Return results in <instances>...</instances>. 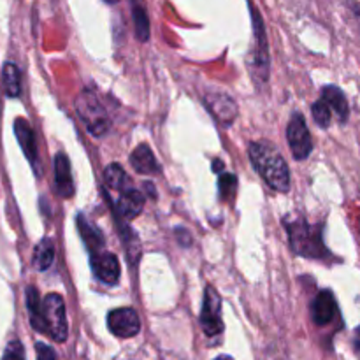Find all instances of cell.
Returning a JSON list of instances; mask_svg holds the SVG:
<instances>
[{
  "label": "cell",
  "instance_id": "cell-11",
  "mask_svg": "<svg viewBox=\"0 0 360 360\" xmlns=\"http://www.w3.org/2000/svg\"><path fill=\"white\" fill-rule=\"evenodd\" d=\"M14 134H16V139L20 143L21 150H23L25 157L28 158L32 167L37 169V143H35V134L32 130L30 123L25 118H16V122H14Z\"/></svg>",
  "mask_w": 360,
  "mask_h": 360
},
{
  "label": "cell",
  "instance_id": "cell-13",
  "mask_svg": "<svg viewBox=\"0 0 360 360\" xmlns=\"http://www.w3.org/2000/svg\"><path fill=\"white\" fill-rule=\"evenodd\" d=\"M130 165L134 167V171L144 176H153L160 172V165H158L157 157H155L153 151L150 150L148 144H139L132 151V155H130Z\"/></svg>",
  "mask_w": 360,
  "mask_h": 360
},
{
  "label": "cell",
  "instance_id": "cell-19",
  "mask_svg": "<svg viewBox=\"0 0 360 360\" xmlns=\"http://www.w3.org/2000/svg\"><path fill=\"white\" fill-rule=\"evenodd\" d=\"M55 260V246L49 238H44L34 250V267L37 271H46Z\"/></svg>",
  "mask_w": 360,
  "mask_h": 360
},
{
  "label": "cell",
  "instance_id": "cell-1",
  "mask_svg": "<svg viewBox=\"0 0 360 360\" xmlns=\"http://www.w3.org/2000/svg\"><path fill=\"white\" fill-rule=\"evenodd\" d=\"M250 160L271 188L281 193L290 190V171L285 158L273 143L255 141L250 144Z\"/></svg>",
  "mask_w": 360,
  "mask_h": 360
},
{
  "label": "cell",
  "instance_id": "cell-22",
  "mask_svg": "<svg viewBox=\"0 0 360 360\" xmlns=\"http://www.w3.org/2000/svg\"><path fill=\"white\" fill-rule=\"evenodd\" d=\"M311 115L316 125L327 129V127L330 125V118H333V109L329 108V104H327L323 98H320V101H316L315 104H313Z\"/></svg>",
  "mask_w": 360,
  "mask_h": 360
},
{
  "label": "cell",
  "instance_id": "cell-6",
  "mask_svg": "<svg viewBox=\"0 0 360 360\" xmlns=\"http://www.w3.org/2000/svg\"><path fill=\"white\" fill-rule=\"evenodd\" d=\"M287 141L295 160H306L311 155L313 141L304 116L301 112H294V116H292L287 127Z\"/></svg>",
  "mask_w": 360,
  "mask_h": 360
},
{
  "label": "cell",
  "instance_id": "cell-3",
  "mask_svg": "<svg viewBox=\"0 0 360 360\" xmlns=\"http://www.w3.org/2000/svg\"><path fill=\"white\" fill-rule=\"evenodd\" d=\"M76 112L83 123L86 125L88 132L94 137H102L109 130V116L97 95L90 90L81 91L76 97Z\"/></svg>",
  "mask_w": 360,
  "mask_h": 360
},
{
  "label": "cell",
  "instance_id": "cell-26",
  "mask_svg": "<svg viewBox=\"0 0 360 360\" xmlns=\"http://www.w3.org/2000/svg\"><path fill=\"white\" fill-rule=\"evenodd\" d=\"M354 347H355V352L360 355V327L357 330H355V336H354Z\"/></svg>",
  "mask_w": 360,
  "mask_h": 360
},
{
  "label": "cell",
  "instance_id": "cell-14",
  "mask_svg": "<svg viewBox=\"0 0 360 360\" xmlns=\"http://www.w3.org/2000/svg\"><path fill=\"white\" fill-rule=\"evenodd\" d=\"M116 210H118L120 217L125 218V220H132L137 214H141L144 207V195L143 192L134 188L123 190L122 195H120L118 202H116Z\"/></svg>",
  "mask_w": 360,
  "mask_h": 360
},
{
  "label": "cell",
  "instance_id": "cell-29",
  "mask_svg": "<svg viewBox=\"0 0 360 360\" xmlns=\"http://www.w3.org/2000/svg\"><path fill=\"white\" fill-rule=\"evenodd\" d=\"M105 2H108V4H116V2H118V0H105Z\"/></svg>",
  "mask_w": 360,
  "mask_h": 360
},
{
  "label": "cell",
  "instance_id": "cell-28",
  "mask_svg": "<svg viewBox=\"0 0 360 360\" xmlns=\"http://www.w3.org/2000/svg\"><path fill=\"white\" fill-rule=\"evenodd\" d=\"M214 360H232L231 357H225V355H224V357H218V359H214Z\"/></svg>",
  "mask_w": 360,
  "mask_h": 360
},
{
  "label": "cell",
  "instance_id": "cell-25",
  "mask_svg": "<svg viewBox=\"0 0 360 360\" xmlns=\"http://www.w3.org/2000/svg\"><path fill=\"white\" fill-rule=\"evenodd\" d=\"M35 354H37V360H58L56 359L55 350L44 343L35 345Z\"/></svg>",
  "mask_w": 360,
  "mask_h": 360
},
{
  "label": "cell",
  "instance_id": "cell-27",
  "mask_svg": "<svg viewBox=\"0 0 360 360\" xmlns=\"http://www.w3.org/2000/svg\"><path fill=\"white\" fill-rule=\"evenodd\" d=\"M214 171H221V162L220 160H214Z\"/></svg>",
  "mask_w": 360,
  "mask_h": 360
},
{
  "label": "cell",
  "instance_id": "cell-9",
  "mask_svg": "<svg viewBox=\"0 0 360 360\" xmlns=\"http://www.w3.org/2000/svg\"><path fill=\"white\" fill-rule=\"evenodd\" d=\"M91 262V271H94L95 276L105 285H116L120 280V260L115 253L109 252H97L91 253L90 257Z\"/></svg>",
  "mask_w": 360,
  "mask_h": 360
},
{
  "label": "cell",
  "instance_id": "cell-8",
  "mask_svg": "<svg viewBox=\"0 0 360 360\" xmlns=\"http://www.w3.org/2000/svg\"><path fill=\"white\" fill-rule=\"evenodd\" d=\"M108 327L116 338H134L141 330V319L132 308H118L109 311Z\"/></svg>",
  "mask_w": 360,
  "mask_h": 360
},
{
  "label": "cell",
  "instance_id": "cell-23",
  "mask_svg": "<svg viewBox=\"0 0 360 360\" xmlns=\"http://www.w3.org/2000/svg\"><path fill=\"white\" fill-rule=\"evenodd\" d=\"M236 188H238V179H236V176L229 174V172H221L220 179H218V190H220L221 199H231L236 193Z\"/></svg>",
  "mask_w": 360,
  "mask_h": 360
},
{
  "label": "cell",
  "instance_id": "cell-24",
  "mask_svg": "<svg viewBox=\"0 0 360 360\" xmlns=\"http://www.w3.org/2000/svg\"><path fill=\"white\" fill-rule=\"evenodd\" d=\"M2 360H25V350H23V345L20 341H11L7 345L6 352H4Z\"/></svg>",
  "mask_w": 360,
  "mask_h": 360
},
{
  "label": "cell",
  "instance_id": "cell-21",
  "mask_svg": "<svg viewBox=\"0 0 360 360\" xmlns=\"http://www.w3.org/2000/svg\"><path fill=\"white\" fill-rule=\"evenodd\" d=\"M104 181L109 188L118 190V192H123V190L129 188V185H130L129 176H127L125 169H123L120 164H111L105 167Z\"/></svg>",
  "mask_w": 360,
  "mask_h": 360
},
{
  "label": "cell",
  "instance_id": "cell-12",
  "mask_svg": "<svg viewBox=\"0 0 360 360\" xmlns=\"http://www.w3.org/2000/svg\"><path fill=\"white\" fill-rule=\"evenodd\" d=\"M336 299L333 292L322 290L311 304V319L316 326H327L336 316Z\"/></svg>",
  "mask_w": 360,
  "mask_h": 360
},
{
  "label": "cell",
  "instance_id": "cell-10",
  "mask_svg": "<svg viewBox=\"0 0 360 360\" xmlns=\"http://www.w3.org/2000/svg\"><path fill=\"white\" fill-rule=\"evenodd\" d=\"M53 169H55V188L60 197L70 199L74 195V179L70 172V162L65 153H58L53 160Z\"/></svg>",
  "mask_w": 360,
  "mask_h": 360
},
{
  "label": "cell",
  "instance_id": "cell-7",
  "mask_svg": "<svg viewBox=\"0 0 360 360\" xmlns=\"http://www.w3.org/2000/svg\"><path fill=\"white\" fill-rule=\"evenodd\" d=\"M200 326L207 338H214L224 330L221 320V299L213 287H206L202 309H200Z\"/></svg>",
  "mask_w": 360,
  "mask_h": 360
},
{
  "label": "cell",
  "instance_id": "cell-18",
  "mask_svg": "<svg viewBox=\"0 0 360 360\" xmlns=\"http://www.w3.org/2000/svg\"><path fill=\"white\" fill-rule=\"evenodd\" d=\"M132 4V18L134 27H136V37L141 42H146L150 39V18H148L144 0H130Z\"/></svg>",
  "mask_w": 360,
  "mask_h": 360
},
{
  "label": "cell",
  "instance_id": "cell-5",
  "mask_svg": "<svg viewBox=\"0 0 360 360\" xmlns=\"http://www.w3.org/2000/svg\"><path fill=\"white\" fill-rule=\"evenodd\" d=\"M42 311H44L46 327L48 334L56 341L63 343L69 334V326H67L65 315V302L60 294H48L42 301Z\"/></svg>",
  "mask_w": 360,
  "mask_h": 360
},
{
  "label": "cell",
  "instance_id": "cell-15",
  "mask_svg": "<svg viewBox=\"0 0 360 360\" xmlns=\"http://www.w3.org/2000/svg\"><path fill=\"white\" fill-rule=\"evenodd\" d=\"M27 309L30 315V323L37 333L48 334V327H46L44 311H42V302L39 297V292L35 287L27 288Z\"/></svg>",
  "mask_w": 360,
  "mask_h": 360
},
{
  "label": "cell",
  "instance_id": "cell-17",
  "mask_svg": "<svg viewBox=\"0 0 360 360\" xmlns=\"http://www.w3.org/2000/svg\"><path fill=\"white\" fill-rule=\"evenodd\" d=\"M322 98L329 104V108L336 112V116L340 118V122H347L348 120V102L347 97H345L343 91L340 90L338 86H326L322 90Z\"/></svg>",
  "mask_w": 360,
  "mask_h": 360
},
{
  "label": "cell",
  "instance_id": "cell-16",
  "mask_svg": "<svg viewBox=\"0 0 360 360\" xmlns=\"http://www.w3.org/2000/svg\"><path fill=\"white\" fill-rule=\"evenodd\" d=\"M77 231H79L81 239H83L88 252L90 253L102 252V248H104V239H102L101 232H98L97 227L90 225V221H88L83 214L77 217Z\"/></svg>",
  "mask_w": 360,
  "mask_h": 360
},
{
  "label": "cell",
  "instance_id": "cell-20",
  "mask_svg": "<svg viewBox=\"0 0 360 360\" xmlns=\"http://www.w3.org/2000/svg\"><path fill=\"white\" fill-rule=\"evenodd\" d=\"M4 88H6V95L11 98L20 97L21 94V79H20V70H18L16 63L6 62L4 63Z\"/></svg>",
  "mask_w": 360,
  "mask_h": 360
},
{
  "label": "cell",
  "instance_id": "cell-2",
  "mask_svg": "<svg viewBox=\"0 0 360 360\" xmlns=\"http://www.w3.org/2000/svg\"><path fill=\"white\" fill-rule=\"evenodd\" d=\"M285 227L288 231L292 250L297 255L309 257V259H320L323 255L326 248H323L322 238L319 234L320 227H311L304 220L285 221Z\"/></svg>",
  "mask_w": 360,
  "mask_h": 360
},
{
  "label": "cell",
  "instance_id": "cell-4",
  "mask_svg": "<svg viewBox=\"0 0 360 360\" xmlns=\"http://www.w3.org/2000/svg\"><path fill=\"white\" fill-rule=\"evenodd\" d=\"M253 18V35H255V48L252 51V62H250V74L253 76L255 83H267L269 77V48H267V34L264 21L260 18L255 6L250 4Z\"/></svg>",
  "mask_w": 360,
  "mask_h": 360
}]
</instances>
